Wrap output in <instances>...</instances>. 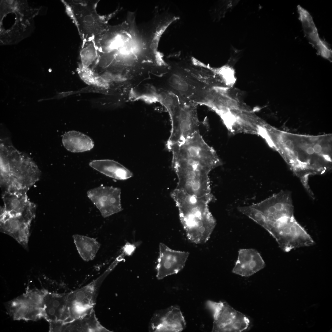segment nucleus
<instances>
[{
	"label": "nucleus",
	"mask_w": 332,
	"mask_h": 332,
	"mask_svg": "<svg viewBox=\"0 0 332 332\" xmlns=\"http://www.w3.org/2000/svg\"><path fill=\"white\" fill-rule=\"evenodd\" d=\"M171 196L178 208L180 220L188 239L196 244L207 242L216 225L209 203L176 188Z\"/></svg>",
	"instance_id": "f257e3e1"
},
{
	"label": "nucleus",
	"mask_w": 332,
	"mask_h": 332,
	"mask_svg": "<svg viewBox=\"0 0 332 332\" xmlns=\"http://www.w3.org/2000/svg\"><path fill=\"white\" fill-rule=\"evenodd\" d=\"M0 162V184L4 192H27L39 180L40 171L28 157L3 156Z\"/></svg>",
	"instance_id": "f03ea898"
},
{
	"label": "nucleus",
	"mask_w": 332,
	"mask_h": 332,
	"mask_svg": "<svg viewBox=\"0 0 332 332\" xmlns=\"http://www.w3.org/2000/svg\"><path fill=\"white\" fill-rule=\"evenodd\" d=\"M167 148L172 153V160L199 166L210 172L222 164L215 150L205 142L199 131L180 144Z\"/></svg>",
	"instance_id": "7ed1b4c3"
},
{
	"label": "nucleus",
	"mask_w": 332,
	"mask_h": 332,
	"mask_svg": "<svg viewBox=\"0 0 332 332\" xmlns=\"http://www.w3.org/2000/svg\"><path fill=\"white\" fill-rule=\"evenodd\" d=\"M172 166L178 179L176 188L208 203L214 199L211 192L210 172L181 160H172Z\"/></svg>",
	"instance_id": "20e7f679"
},
{
	"label": "nucleus",
	"mask_w": 332,
	"mask_h": 332,
	"mask_svg": "<svg viewBox=\"0 0 332 332\" xmlns=\"http://www.w3.org/2000/svg\"><path fill=\"white\" fill-rule=\"evenodd\" d=\"M166 72L157 77L160 80L158 89L170 92L180 100H190L195 95L208 87L195 77L188 70L183 60L168 64Z\"/></svg>",
	"instance_id": "39448f33"
},
{
	"label": "nucleus",
	"mask_w": 332,
	"mask_h": 332,
	"mask_svg": "<svg viewBox=\"0 0 332 332\" xmlns=\"http://www.w3.org/2000/svg\"><path fill=\"white\" fill-rule=\"evenodd\" d=\"M266 230L274 238L284 251L289 252L302 247L312 246L314 241L294 216L272 224Z\"/></svg>",
	"instance_id": "423d86ee"
},
{
	"label": "nucleus",
	"mask_w": 332,
	"mask_h": 332,
	"mask_svg": "<svg viewBox=\"0 0 332 332\" xmlns=\"http://www.w3.org/2000/svg\"><path fill=\"white\" fill-rule=\"evenodd\" d=\"M206 306L213 316L212 332H241L249 328V319L225 302L208 300Z\"/></svg>",
	"instance_id": "0eeeda50"
},
{
	"label": "nucleus",
	"mask_w": 332,
	"mask_h": 332,
	"mask_svg": "<svg viewBox=\"0 0 332 332\" xmlns=\"http://www.w3.org/2000/svg\"><path fill=\"white\" fill-rule=\"evenodd\" d=\"M46 290L33 289L7 304L9 314L15 320L36 321L43 317L44 300Z\"/></svg>",
	"instance_id": "6e6552de"
},
{
	"label": "nucleus",
	"mask_w": 332,
	"mask_h": 332,
	"mask_svg": "<svg viewBox=\"0 0 332 332\" xmlns=\"http://www.w3.org/2000/svg\"><path fill=\"white\" fill-rule=\"evenodd\" d=\"M179 113L175 126L172 128L167 147L180 144L199 131L197 104L189 100H180Z\"/></svg>",
	"instance_id": "1a4fd4ad"
},
{
	"label": "nucleus",
	"mask_w": 332,
	"mask_h": 332,
	"mask_svg": "<svg viewBox=\"0 0 332 332\" xmlns=\"http://www.w3.org/2000/svg\"><path fill=\"white\" fill-rule=\"evenodd\" d=\"M129 23L125 22L107 28L93 39L100 51L118 52L125 47L131 37Z\"/></svg>",
	"instance_id": "9d476101"
},
{
	"label": "nucleus",
	"mask_w": 332,
	"mask_h": 332,
	"mask_svg": "<svg viewBox=\"0 0 332 332\" xmlns=\"http://www.w3.org/2000/svg\"><path fill=\"white\" fill-rule=\"evenodd\" d=\"M88 198L104 218L121 211V190L118 188L101 186L89 190Z\"/></svg>",
	"instance_id": "9b49d317"
},
{
	"label": "nucleus",
	"mask_w": 332,
	"mask_h": 332,
	"mask_svg": "<svg viewBox=\"0 0 332 332\" xmlns=\"http://www.w3.org/2000/svg\"><path fill=\"white\" fill-rule=\"evenodd\" d=\"M100 284V279L98 280L81 289L68 294L71 321L93 310L97 289Z\"/></svg>",
	"instance_id": "f8f14e48"
},
{
	"label": "nucleus",
	"mask_w": 332,
	"mask_h": 332,
	"mask_svg": "<svg viewBox=\"0 0 332 332\" xmlns=\"http://www.w3.org/2000/svg\"><path fill=\"white\" fill-rule=\"evenodd\" d=\"M186 326L179 307L174 306L155 312L150 320L149 330L154 332H178L182 331Z\"/></svg>",
	"instance_id": "ddd939ff"
},
{
	"label": "nucleus",
	"mask_w": 332,
	"mask_h": 332,
	"mask_svg": "<svg viewBox=\"0 0 332 332\" xmlns=\"http://www.w3.org/2000/svg\"><path fill=\"white\" fill-rule=\"evenodd\" d=\"M189 255L188 252L174 250L165 244L160 243L159 255L156 267L157 279H161L177 273L184 267Z\"/></svg>",
	"instance_id": "4468645a"
},
{
	"label": "nucleus",
	"mask_w": 332,
	"mask_h": 332,
	"mask_svg": "<svg viewBox=\"0 0 332 332\" xmlns=\"http://www.w3.org/2000/svg\"><path fill=\"white\" fill-rule=\"evenodd\" d=\"M43 318L49 323L70 322L67 294L52 293L46 290L44 297Z\"/></svg>",
	"instance_id": "2eb2a0df"
},
{
	"label": "nucleus",
	"mask_w": 332,
	"mask_h": 332,
	"mask_svg": "<svg viewBox=\"0 0 332 332\" xmlns=\"http://www.w3.org/2000/svg\"><path fill=\"white\" fill-rule=\"evenodd\" d=\"M4 206L1 208L8 214L33 219L36 206L28 199L26 192H4L2 195Z\"/></svg>",
	"instance_id": "dca6fc26"
},
{
	"label": "nucleus",
	"mask_w": 332,
	"mask_h": 332,
	"mask_svg": "<svg viewBox=\"0 0 332 332\" xmlns=\"http://www.w3.org/2000/svg\"><path fill=\"white\" fill-rule=\"evenodd\" d=\"M82 41L93 39L108 27L107 20L99 15L96 10L73 16Z\"/></svg>",
	"instance_id": "f3484780"
},
{
	"label": "nucleus",
	"mask_w": 332,
	"mask_h": 332,
	"mask_svg": "<svg viewBox=\"0 0 332 332\" xmlns=\"http://www.w3.org/2000/svg\"><path fill=\"white\" fill-rule=\"evenodd\" d=\"M32 221L24 217L12 216L0 212L1 231L12 237L26 248Z\"/></svg>",
	"instance_id": "a211bd4d"
},
{
	"label": "nucleus",
	"mask_w": 332,
	"mask_h": 332,
	"mask_svg": "<svg viewBox=\"0 0 332 332\" xmlns=\"http://www.w3.org/2000/svg\"><path fill=\"white\" fill-rule=\"evenodd\" d=\"M265 262L260 253L255 249H242L238 255L232 272L243 277H249L263 268Z\"/></svg>",
	"instance_id": "6ab92c4d"
},
{
	"label": "nucleus",
	"mask_w": 332,
	"mask_h": 332,
	"mask_svg": "<svg viewBox=\"0 0 332 332\" xmlns=\"http://www.w3.org/2000/svg\"><path fill=\"white\" fill-rule=\"evenodd\" d=\"M297 7L299 19L301 22L305 36L319 54L325 58L330 60L332 51L326 42L320 38L311 16L307 11L300 5Z\"/></svg>",
	"instance_id": "aec40b11"
},
{
	"label": "nucleus",
	"mask_w": 332,
	"mask_h": 332,
	"mask_svg": "<svg viewBox=\"0 0 332 332\" xmlns=\"http://www.w3.org/2000/svg\"><path fill=\"white\" fill-rule=\"evenodd\" d=\"M57 330L58 331H109L98 322L93 310L69 322L58 323Z\"/></svg>",
	"instance_id": "412c9836"
},
{
	"label": "nucleus",
	"mask_w": 332,
	"mask_h": 332,
	"mask_svg": "<svg viewBox=\"0 0 332 332\" xmlns=\"http://www.w3.org/2000/svg\"><path fill=\"white\" fill-rule=\"evenodd\" d=\"M89 165L101 173L114 179L125 180L131 177L132 173L122 164L110 160H94Z\"/></svg>",
	"instance_id": "4be33fe9"
},
{
	"label": "nucleus",
	"mask_w": 332,
	"mask_h": 332,
	"mask_svg": "<svg viewBox=\"0 0 332 332\" xmlns=\"http://www.w3.org/2000/svg\"><path fill=\"white\" fill-rule=\"evenodd\" d=\"M152 99L160 102L166 109L170 116L172 128L175 125L180 109V102L178 97L168 91L154 88L152 91Z\"/></svg>",
	"instance_id": "5701e85b"
},
{
	"label": "nucleus",
	"mask_w": 332,
	"mask_h": 332,
	"mask_svg": "<svg viewBox=\"0 0 332 332\" xmlns=\"http://www.w3.org/2000/svg\"><path fill=\"white\" fill-rule=\"evenodd\" d=\"M63 144L66 149L73 152H79L90 150L94 144L88 136L75 131L65 133L62 139Z\"/></svg>",
	"instance_id": "b1692460"
},
{
	"label": "nucleus",
	"mask_w": 332,
	"mask_h": 332,
	"mask_svg": "<svg viewBox=\"0 0 332 332\" xmlns=\"http://www.w3.org/2000/svg\"><path fill=\"white\" fill-rule=\"evenodd\" d=\"M73 238L77 250L82 259L86 261L93 259L101 246L100 244L96 239L78 234L73 235Z\"/></svg>",
	"instance_id": "393cba45"
},
{
	"label": "nucleus",
	"mask_w": 332,
	"mask_h": 332,
	"mask_svg": "<svg viewBox=\"0 0 332 332\" xmlns=\"http://www.w3.org/2000/svg\"><path fill=\"white\" fill-rule=\"evenodd\" d=\"M79 65L85 68H92L91 66H94L98 58V52L93 39L82 41Z\"/></svg>",
	"instance_id": "a878e982"
},
{
	"label": "nucleus",
	"mask_w": 332,
	"mask_h": 332,
	"mask_svg": "<svg viewBox=\"0 0 332 332\" xmlns=\"http://www.w3.org/2000/svg\"><path fill=\"white\" fill-rule=\"evenodd\" d=\"M77 70L81 78L87 84L105 89L109 88L107 81L103 77L98 75L93 69L79 65Z\"/></svg>",
	"instance_id": "bb28decb"
},
{
	"label": "nucleus",
	"mask_w": 332,
	"mask_h": 332,
	"mask_svg": "<svg viewBox=\"0 0 332 332\" xmlns=\"http://www.w3.org/2000/svg\"><path fill=\"white\" fill-rule=\"evenodd\" d=\"M99 0H75L66 1L70 9L72 16L84 12L96 10Z\"/></svg>",
	"instance_id": "cd10ccee"
},
{
	"label": "nucleus",
	"mask_w": 332,
	"mask_h": 332,
	"mask_svg": "<svg viewBox=\"0 0 332 332\" xmlns=\"http://www.w3.org/2000/svg\"><path fill=\"white\" fill-rule=\"evenodd\" d=\"M313 149L314 152L316 153H318L322 151V148L320 145L317 144L314 146Z\"/></svg>",
	"instance_id": "c85d7f7f"
},
{
	"label": "nucleus",
	"mask_w": 332,
	"mask_h": 332,
	"mask_svg": "<svg viewBox=\"0 0 332 332\" xmlns=\"http://www.w3.org/2000/svg\"><path fill=\"white\" fill-rule=\"evenodd\" d=\"M307 152L310 155L313 154L314 152V151L313 148L310 147L306 149Z\"/></svg>",
	"instance_id": "c756f323"
},
{
	"label": "nucleus",
	"mask_w": 332,
	"mask_h": 332,
	"mask_svg": "<svg viewBox=\"0 0 332 332\" xmlns=\"http://www.w3.org/2000/svg\"><path fill=\"white\" fill-rule=\"evenodd\" d=\"M291 140H288L285 142V145L288 147H289L291 143H292Z\"/></svg>",
	"instance_id": "7c9ffc66"
},
{
	"label": "nucleus",
	"mask_w": 332,
	"mask_h": 332,
	"mask_svg": "<svg viewBox=\"0 0 332 332\" xmlns=\"http://www.w3.org/2000/svg\"><path fill=\"white\" fill-rule=\"evenodd\" d=\"M289 149L291 150H293L294 148V144L292 143H291L290 146L289 147Z\"/></svg>",
	"instance_id": "2f4dec72"
},
{
	"label": "nucleus",
	"mask_w": 332,
	"mask_h": 332,
	"mask_svg": "<svg viewBox=\"0 0 332 332\" xmlns=\"http://www.w3.org/2000/svg\"><path fill=\"white\" fill-rule=\"evenodd\" d=\"M293 153H294V155L296 157H297L298 156V153L297 152V151H293Z\"/></svg>",
	"instance_id": "473e14b6"
},
{
	"label": "nucleus",
	"mask_w": 332,
	"mask_h": 332,
	"mask_svg": "<svg viewBox=\"0 0 332 332\" xmlns=\"http://www.w3.org/2000/svg\"><path fill=\"white\" fill-rule=\"evenodd\" d=\"M324 158L327 160L329 161L330 160V159L329 156L327 155H325L324 156Z\"/></svg>",
	"instance_id": "72a5a7b5"
}]
</instances>
